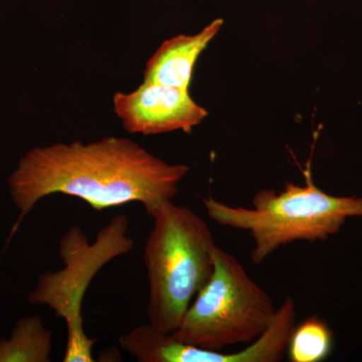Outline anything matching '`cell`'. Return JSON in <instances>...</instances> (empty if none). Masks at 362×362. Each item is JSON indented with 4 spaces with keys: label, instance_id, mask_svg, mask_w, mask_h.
I'll use <instances>...</instances> for the list:
<instances>
[{
    "label": "cell",
    "instance_id": "6da1fadb",
    "mask_svg": "<svg viewBox=\"0 0 362 362\" xmlns=\"http://www.w3.org/2000/svg\"><path fill=\"white\" fill-rule=\"evenodd\" d=\"M188 171L187 165L168 163L127 138L35 147L7 181L18 211L8 242L35 204L54 194L78 197L98 211L137 202L152 216L175 199Z\"/></svg>",
    "mask_w": 362,
    "mask_h": 362
},
{
    "label": "cell",
    "instance_id": "7a4b0ae2",
    "mask_svg": "<svg viewBox=\"0 0 362 362\" xmlns=\"http://www.w3.org/2000/svg\"><path fill=\"white\" fill-rule=\"evenodd\" d=\"M152 218L143 251L149 283L147 315L152 327L173 333L213 276L216 245L206 221L187 206L168 202Z\"/></svg>",
    "mask_w": 362,
    "mask_h": 362
},
{
    "label": "cell",
    "instance_id": "3957f363",
    "mask_svg": "<svg viewBox=\"0 0 362 362\" xmlns=\"http://www.w3.org/2000/svg\"><path fill=\"white\" fill-rule=\"evenodd\" d=\"M304 187L286 183L281 192L259 190L251 209L204 199L207 216L218 225L247 230L254 242L251 259L259 265L281 247L316 242L337 235L349 218H362V197H334L317 187L311 175Z\"/></svg>",
    "mask_w": 362,
    "mask_h": 362
},
{
    "label": "cell",
    "instance_id": "277c9868",
    "mask_svg": "<svg viewBox=\"0 0 362 362\" xmlns=\"http://www.w3.org/2000/svg\"><path fill=\"white\" fill-rule=\"evenodd\" d=\"M211 280L173 332L178 340L214 354L254 342L275 320L278 308L242 264L220 247L213 251Z\"/></svg>",
    "mask_w": 362,
    "mask_h": 362
},
{
    "label": "cell",
    "instance_id": "5b68a950",
    "mask_svg": "<svg viewBox=\"0 0 362 362\" xmlns=\"http://www.w3.org/2000/svg\"><path fill=\"white\" fill-rule=\"evenodd\" d=\"M127 216H116L90 243L78 226H71L59 240V257L64 267L40 274L28 294V303L42 305L66 321L68 338L63 361L94 362L93 346L96 338L84 329L82 304L86 292L100 270L112 259L132 251L134 242L128 233Z\"/></svg>",
    "mask_w": 362,
    "mask_h": 362
},
{
    "label": "cell",
    "instance_id": "8992f818",
    "mask_svg": "<svg viewBox=\"0 0 362 362\" xmlns=\"http://www.w3.org/2000/svg\"><path fill=\"white\" fill-rule=\"evenodd\" d=\"M114 110L131 134L189 133L209 116L187 89L143 81L133 92L116 93Z\"/></svg>",
    "mask_w": 362,
    "mask_h": 362
},
{
    "label": "cell",
    "instance_id": "52a82bcc",
    "mask_svg": "<svg viewBox=\"0 0 362 362\" xmlns=\"http://www.w3.org/2000/svg\"><path fill=\"white\" fill-rule=\"evenodd\" d=\"M223 23L218 18L195 35H178L162 42L147 62L144 81L188 90L195 63Z\"/></svg>",
    "mask_w": 362,
    "mask_h": 362
},
{
    "label": "cell",
    "instance_id": "ba28073f",
    "mask_svg": "<svg viewBox=\"0 0 362 362\" xmlns=\"http://www.w3.org/2000/svg\"><path fill=\"white\" fill-rule=\"evenodd\" d=\"M52 351V332L40 316L21 317L0 339V362H49Z\"/></svg>",
    "mask_w": 362,
    "mask_h": 362
},
{
    "label": "cell",
    "instance_id": "9c48e42d",
    "mask_svg": "<svg viewBox=\"0 0 362 362\" xmlns=\"http://www.w3.org/2000/svg\"><path fill=\"white\" fill-rule=\"evenodd\" d=\"M333 334L323 318L312 315L295 326L287 352L292 362H320L329 356Z\"/></svg>",
    "mask_w": 362,
    "mask_h": 362
}]
</instances>
